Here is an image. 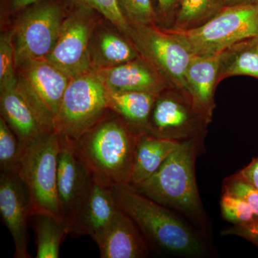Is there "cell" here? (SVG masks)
I'll list each match as a JSON object with an SVG mask.
<instances>
[{
  "label": "cell",
  "mask_w": 258,
  "mask_h": 258,
  "mask_svg": "<svg viewBox=\"0 0 258 258\" xmlns=\"http://www.w3.org/2000/svg\"><path fill=\"white\" fill-rule=\"evenodd\" d=\"M108 112L74 142L75 153L98 182L110 186L129 184L140 134L114 112L113 115Z\"/></svg>",
  "instance_id": "1"
},
{
  "label": "cell",
  "mask_w": 258,
  "mask_h": 258,
  "mask_svg": "<svg viewBox=\"0 0 258 258\" xmlns=\"http://www.w3.org/2000/svg\"><path fill=\"white\" fill-rule=\"evenodd\" d=\"M203 140L182 142L152 176L130 185L144 196L205 227V212L195 178V161Z\"/></svg>",
  "instance_id": "2"
},
{
  "label": "cell",
  "mask_w": 258,
  "mask_h": 258,
  "mask_svg": "<svg viewBox=\"0 0 258 258\" xmlns=\"http://www.w3.org/2000/svg\"><path fill=\"white\" fill-rule=\"evenodd\" d=\"M112 188L119 208L156 247L187 257L204 254L205 246L198 235L170 209L144 196L130 184H114Z\"/></svg>",
  "instance_id": "3"
},
{
  "label": "cell",
  "mask_w": 258,
  "mask_h": 258,
  "mask_svg": "<svg viewBox=\"0 0 258 258\" xmlns=\"http://www.w3.org/2000/svg\"><path fill=\"white\" fill-rule=\"evenodd\" d=\"M60 146L53 131L24 148L18 174L28 190L31 217L45 214L63 221L57 195Z\"/></svg>",
  "instance_id": "4"
},
{
  "label": "cell",
  "mask_w": 258,
  "mask_h": 258,
  "mask_svg": "<svg viewBox=\"0 0 258 258\" xmlns=\"http://www.w3.org/2000/svg\"><path fill=\"white\" fill-rule=\"evenodd\" d=\"M108 91L94 70L70 81L54 131L62 138L75 142L110 111Z\"/></svg>",
  "instance_id": "5"
},
{
  "label": "cell",
  "mask_w": 258,
  "mask_h": 258,
  "mask_svg": "<svg viewBox=\"0 0 258 258\" xmlns=\"http://www.w3.org/2000/svg\"><path fill=\"white\" fill-rule=\"evenodd\" d=\"M128 37L171 87L185 91V71L195 54L181 34L157 25H131Z\"/></svg>",
  "instance_id": "6"
},
{
  "label": "cell",
  "mask_w": 258,
  "mask_h": 258,
  "mask_svg": "<svg viewBox=\"0 0 258 258\" xmlns=\"http://www.w3.org/2000/svg\"><path fill=\"white\" fill-rule=\"evenodd\" d=\"M211 121L197 108L186 91L169 87L156 98L147 133L182 143L205 138Z\"/></svg>",
  "instance_id": "7"
},
{
  "label": "cell",
  "mask_w": 258,
  "mask_h": 258,
  "mask_svg": "<svg viewBox=\"0 0 258 258\" xmlns=\"http://www.w3.org/2000/svg\"><path fill=\"white\" fill-rule=\"evenodd\" d=\"M175 31L184 37L195 55H219L237 42L258 35V8L225 7L202 26Z\"/></svg>",
  "instance_id": "8"
},
{
  "label": "cell",
  "mask_w": 258,
  "mask_h": 258,
  "mask_svg": "<svg viewBox=\"0 0 258 258\" xmlns=\"http://www.w3.org/2000/svg\"><path fill=\"white\" fill-rule=\"evenodd\" d=\"M17 88L43 128L54 131V122L71 81L47 59L28 61L19 67Z\"/></svg>",
  "instance_id": "9"
},
{
  "label": "cell",
  "mask_w": 258,
  "mask_h": 258,
  "mask_svg": "<svg viewBox=\"0 0 258 258\" xmlns=\"http://www.w3.org/2000/svg\"><path fill=\"white\" fill-rule=\"evenodd\" d=\"M19 20L15 30L16 68L28 61L47 58L57 41L64 20L62 5L40 2L32 5Z\"/></svg>",
  "instance_id": "10"
},
{
  "label": "cell",
  "mask_w": 258,
  "mask_h": 258,
  "mask_svg": "<svg viewBox=\"0 0 258 258\" xmlns=\"http://www.w3.org/2000/svg\"><path fill=\"white\" fill-rule=\"evenodd\" d=\"M60 34L47 60L70 79L93 70L90 45L94 29V10L72 3Z\"/></svg>",
  "instance_id": "11"
},
{
  "label": "cell",
  "mask_w": 258,
  "mask_h": 258,
  "mask_svg": "<svg viewBox=\"0 0 258 258\" xmlns=\"http://www.w3.org/2000/svg\"><path fill=\"white\" fill-rule=\"evenodd\" d=\"M57 195L62 220L71 234L93 177L75 153L74 142L60 137Z\"/></svg>",
  "instance_id": "12"
},
{
  "label": "cell",
  "mask_w": 258,
  "mask_h": 258,
  "mask_svg": "<svg viewBox=\"0 0 258 258\" xmlns=\"http://www.w3.org/2000/svg\"><path fill=\"white\" fill-rule=\"evenodd\" d=\"M0 214L15 244V257L30 258L28 220L31 217L28 190L18 174L1 172Z\"/></svg>",
  "instance_id": "13"
},
{
  "label": "cell",
  "mask_w": 258,
  "mask_h": 258,
  "mask_svg": "<svg viewBox=\"0 0 258 258\" xmlns=\"http://www.w3.org/2000/svg\"><path fill=\"white\" fill-rule=\"evenodd\" d=\"M119 209L112 186L93 179L71 235L90 236L99 245Z\"/></svg>",
  "instance_id": "14"
},
{
  "label": "cell",
  "mask_w": 258,
  "mask_h": 258,
  "mask_svg": "<svg viewBox=\"0 0 258 258\" xmlns=\"http://www.w3.org/2000/svg\"><path fill=\"white\" fill-rule=\"evenodd\" d=\"M111 92H145L159 95L171 87L165 79L142 56L125 63L94 70Z\"/></svg>",
  "instance_id": "15"
},
{
  "label": "cell",
  "mask_w": 258,
  "mask_h": 258,
  "mask_svg": "<svg viewBox=\"0 0 258 258\" xmlns=\"http://www.w3.org/2000/svg\"><path fill=\"white\" fill-rule=\"evenodd\" d=\"M220 54L191 57L184 74L185 91L199 110L212 119L216 104L215 93L219 82Z\"/></svg>",
  "instance_id": "16"
},
{
  "label": "cell",
  "mask_w": 258,
  "mask_h": 258,
  "mask_svg": "<svg viewBox=\"0 0 258 258\" xmlns=\"http://www.w3.org/2000/svg\"><path fill=\"white\" fill-rule=\"evenodd\" d=\"M98 248L102 258L144 257L147 255V240L120 208Z\"/></svg>",
  "instance_id": "17"
},
{
  "label": "cell",
  "mask_w": 258,
  "mask_h": 258,
  "mask_svg": "<svg viewBox=\"0 0 258 258\" xmlns=\"http://www.w3.org/2000/svg\"><path fill=\"white\" fill-rule=\"evenodd\" d=\"M2 117L16 134L24 147L50 133L16 87L0 91Z\"/></svg>",
  "instance_id": "18"
},
{
  "label": "cell",
  "mask_w": 258,
  "mask_h": 258,
  "mask_svg": "<svg viewBox=\"0 0 258 258\" xmlns=\"http://www.w3.org/2000/svg\"><path fill=\"white\" fill-rule=\"evenodd\" d=\"M181 144L147 132L139 134L128 184H139L152 176Z\"/></svg>",
  "instance_id": "19"
},
{
  "label": "cell",
  "mask_w": 258,
  "mask_h": 258,
  "mask_svg": "<svg viewBox=\"0 0 258 258\" xmlns=\"http://www.w3.org/2000/svg\"><path fill=\"white\" fill-rule=\"evenodd\" d=\"M157 96L136 91H108V108L116 113L136 133H144L147 132L149 116Z\"/></svg>",
  "instance_id": "20"
},
{
  "label": "cell",
  "mask_w": 258,
  "mask_h": 258,
  "mask_svg": "<svg viewBox=\"0 0 258 258\" xmlns=\"http://www.w3.org/2000/svg\"><path fill=\"white\" fill-rule=\"evenodd\" d=\"M93 69L113 67L140 56L133 42L124 35L104 30L90 45Z\"/></svg>",
  "instance_id": "21"
},
{
  "label": "cell",
  "mask_w": 258,
  "mask_h": 258,
  "mask_svg": "<svg viewBox=\"0 0 258 258\" xmlns=\"http://www.w3.org/2000/svg\"><path fill=\"white\" fill-rule=\"evenodd\" d=\"M237 76L258 79V35L244 39L220 54L219 82Z\"/></svg>",
  "instance_id": "22"
},
{
  "label": "cell",
  "mask_w": 258,
  "mask_h": 258,
  "mask_svg": "<svg viewBox=\"0 0 258 258\" xmlns=\"http://www.w3.org/2000/svg\"><path fill=\"white\" fill-rule=\"evenodd\" d=\"M36 234L37 258H57L61 243L69 230L60 219L45 214L34 216Z\"/></svg>",
  "instance_id": "23"
},
{
  "label": "cell",
  "mask_w": 258,
  "mask_h": 258,
  "mask_svg": "<svg viewBox=\"0 0 258 258\" xmlns=\"http://www.w3.org/2000/svg\"><path fill=\"white\" fill-rule=\"evenodd\" d=\"M226 7V0H182L171 30L185 31L198 28Z\"/></svg>",
  "instance_id": "24"
},
{
  "label": "cell",
  "mask_w": 258,
  "mask_h": 258,
  "mask_svg": "<svg viewBox=\"0 0 258 258\" xmlns=\"http://www.w3.org/2000/svg\"><path fill=\"white\" fill-rule=\"evenodd\" d=\"M24 147L4 118H0V169L18 174Z\"/></svg>",
  "instance_id": "25"
},
{
  "label": "cell",
  "mask_w": 258,
  "mask_h": 258,
  "mask_svg": "<svg viewBox=\"0 0 258 258\" xmlns=\"http://www.w3.org/2000/svg\"><path fill=\"white\" fill-rule=\"evenodd\" d=\"M71 2L99 13L114 25L120 33L128 37L131 25L122 14L117 0H71Z\"/></svg>",
  "instance_id": "26"
},
{
  "label": "cell",
  "mask_w": 258,
  "mask_h": 258,
  "mask_svg": "<svg viewBox=\"0 0 258 258\" xmlns=\"http://www.w3.org/2000/svg\"><path fill=\"white\" fill-rule=\"evenodd\" d=\"M117 3L129 25H157L152 0H117Z\"/></svg>",
  "instance_id": "27"
},
{
  "label": "cell",
  "mask_w": 258,
  "mask_h": 258,
  "mask_svg": "<svg viewBox=\"0 0 258 258\" xmlns=\"http://www.w3.org/2000/svg\"><path fill=\"white\" fill-rule=\"evenodd\" d=\"M14 45L11 35H2L0 40V91L16 87Z\"/></svg>",
  "instance_id": "28"
},
{
  "label": "cell",
  "mask_w": 258,
  "mask_h": 258,
  "mask_svg": "<svg viewBox=\"0 0 258 258\" xmlns=\"http://www.w3.org/2000/svg\"><path fill=\"white\" fill-rule=\"evenodd\" d=\"M222 217L233 225H241L255 219L253 211L242 199L223 192L220 201Z\"/></svg>",
  "instance_id": "29"
},
{
  "label": "cell",
  "mask_w": 258,
  "mask_h": 258,
  "mask_svg": "<svg viewBox=\"0 0 258 258\" xmlns=\"http://www.w3.org/2000/svg\"><path fill=\"white\" fill-rule=\"evenodd\" d=\"M223 192L242 199L248 204L256 218H258V189L247 180L238 174L230 176L224 181Z\"/></svg>",
  "instance_id": "30"
},
{
  "label": "cell",
  "mask_w": 258,
  "mask_h": 258,
  "mask_svg": "<svg viewBox=\"0 0 258 258\" xmlns=\"http://www.w3.org/2000/svg\"><path fill=\"white\" fill-rule=\"evenodd\" d=\"M152 3L158 26L172 29L182 0H152Z\"/></svg>",
  "instance_id": "31"
},
{
  "label": "cell",
  "mask_w": 258,
  "mask_h": 258,
  "mask_svg": "<svg viewBox=\"0 0 258 258\" xmlns=\"http://www.w3.org/2000/svg\"><path fill=\"white\" fill-rule=\"evenodd\" d=\"M222 235H236L250 241L258 247V218L241 225H233L221 232Z\"/></svg>",
  "instance_id": "32"
},
{
  "label": "cell",
  "mask_w": 258,
  "mask_h": 258,
  "mask_svg": "<svg viewBox=\"0 0 258 258\" xmlns=\"http://www.w3.org/2000/svg\"><path fill=\"white\" fill-rule=\"evenodd\" d=\"M238 174L258 189V157L238 172Z\"/></svg>",
  "instance_id": "33"
},
{
  "label": "cell",
  "mask_w": 258,
  "mask_h": 258,
  "mask_svg": "<svg viewBox=\"0 0 258 258\" xmlns=\"http://www.w3.org/2000/svg\"><path fill=\"white\" fill-rule=\"evenodd\" d=\"M42 1L44 0H12L11 8L15 11H20Z\"/></svg>",
  "instance_id": "34"
},
{
  "label": "cell",
  "mask_w": 258,
  "mask_h": 258,
  "mask_svg": "<svg viewBox=\"0 0 258 258\" xmlns=\"http://www.w3.org/2000/svg\"><path fill=\"white\" fill-rule=\"evenodd\" d=\"M227 6H250L258 8V0H226V7Z\"/></svg>",
  "instance_id": "35"
}]
</instances>
